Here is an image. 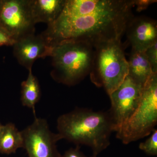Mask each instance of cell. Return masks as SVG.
I'll return each instance as SVG.
<instances>
[{
  "label": "cell",
  "mask_w": 157,
  "mask_h": 157,
  "mask_svg": "<svg viewBox=\"0 0 157 157\" xmlns=\"http://www.w3.org/2000/svg\"><path fill=\"white\" fill-rule=\"evenodd\" d=\"M134 0H66L57 19L42 34L51 45L65 40L94 46L121 40L133 18Z\"/></svg>",
  "instance_id": "1"
},
{
  "label": "cell",
  "mask_w": 157,
  "mask_h": 157,
  "mask_svg": "<svg viewBox=\"0 0 157 157\" xmlns=\"http://www.w3.org/2000/svg\"><path fill=\"white\" fill-rule=\"evenodd\" d=\"M57 129L62 139L76 144L89 147L91 157H97L110 144L113 132L108 111H95L86 108H76L60 116L57 121Z\"/></svg>",
  "instance_id": "2"
},
{
  "label": "cell",
  "mask_w": 157,
  "mask_h": 157,
  "mask_svg": "<svg viewBox=\"0 0 157 157\" xmlns=\"http://www.w3.org/2000/svg\"><path fill=\"white\" fill-rule=\"evenodd\" d=\"M95 47L78 40H65L53 45L51 76L55 81L69 86L78 84L90 74Z\"/></svg>",
  "instance_id": "3"
},
{
  "label": "cell",
  "mask_w": 157,
  "mask_h": 157,
  "mask_svg": "<svg viewBox=\"0 0 157 157\" xmlns=\"http://www.w3.org/2000/svg\"><path fill=\"white\" fill-rule=\"evenodd\" d=\"M121 40L100 43L95 46L94 56L90 73L92 82L103 87L109 95L128 74V64Z\"/></svg>",
  "instance_id": "4"
},
{
  "label": "cell",
  "mask_w": 157,
  "mask_h": 157,
  "mask_svg": "<svg viewBox=\"0 0 157 157\" xmlns=\"http://www.w3.org/2000/svg\"><path fill=\"white\" fill-rule=\"evenodd\" d=\"M157 123V73L144 86L140 102L116 137L127 144L148 136Z\"/></svg>",
  "instance_id": "5"
},
{
  "label": "cell",
  "mask_w": 157,
  "mask_h": 157,
  "mask_svg": "<svg viewBox=\"0 0 157 157\" xmlns=\"http://www.w3.org/2000/svg\"><path fill=\"white\" fill-rule=\"evenodd\" d=\"M30 0H0V29L16 41L35 33Z\"/></svg>",
  "instance_id": "6"
},
{
  "label": "cell",
  "mask_w": 157,
  "mask_h": 157,
  "mask_svg": "<svg viewBox=\"0 0 157 157\" xmlns=\"http://www.w3.org/2000/svg\"><path fill=\"white\" fill-rule=\"evenodd\" d=\"M144 86L128 75L109 95L111 107L107 111L113 132H118L135 111L140 102Z\"/></svg>",
  "instance_id": "7"
},
{
  "label": "cell",
  "mask_w": 157,
  "mask_h": 157,
  "mask_svg": "<svg viewBox=\"0 0 157 157\" xmlns=\"http://www.w3.org/2000/svg\"><path fill=\"white\" fill-rule=\"evenodd\" d=\"M23 148L29 157H62L56 143L62 137L50 131L47 121L36 117L33 124L21 131Z\"/></svg>",
  "instance_id": "8"
},
{
  "label": "cell",
  "mask_w": 157,
  "mask_h": 157,
  "mask_svg": "<svg viewBox=\"0 0 157 157\" xmlns=\"http://www.w3.org/2000/svg\"><path fill=\"white\" fill-rule=\"evenodd\" d=\"M13 47L17 62L28 70H32L34 62L38 59L50 57L53 48L42 34L35 33L17 39Z\"/></svg>",
  "instance_id": "9"
},
{
  "label": "cell",
  "mask_w": 157,
  "mask_h": 157,
  "mask_svg": "<svg viewBox=\"0 0 157 157\" xmlns=\"http://www.w3.org/2000/svg\"><path fill=\"white\" fill-rule=\"evenodd\" d=\"M126 31L133 50L145 52L157 41L156 21L149 17H133Z\"/></svg>",
  "instance_id": "10"
},
{
  "label": "cell",
  "mask_w": 157,
  "mask_h": 157,
  "mask_svg": "<svg viewBox=\"0 0 157 157\" xmlns=\"http://www.w3.org/2000/svg\"><path fill=\"white\" fill-rule=\"evenodd\" d=\"M66 0H30L31 11L35 23H53L59 16Z\"/></svg>",
  "instance_id": "11"
},
{
  "label": "cell",
  "mask_w": 157,
  "mask_h": 157,
  "mask_svg": "<svg viewBox=\"0 0 157 157\" xmlns=\"http://www.w3.org/2000/svg\"><path fill=\"white\" fill-rule=\"evenodd\" d=\"M128 62V75L135 81L142 85L144 86L154 74L144 52L132 49Z\"/></svg>",
  "instance_id": "12"
},
{
  "label": "cell",
  "mask_w": 157,
  "mask_h": 157,
  "mask_svg": "<svg viewBox=\"0 0 157 157\" xmlns=\"http://www.w3.org/2000/svg\"><path fill=\"white\" fill-rule=\"evenodd\" d=\"M20 148H23V138L12 123L2 126L0 130V153L10 155L15 153Z\"/></svg>",
  "instance_id": "13"
},
{
  "label": "cell",
  "mask_w": 157,
  "mask_h": 157,
  "mask_svg": "<svg viewBox=\"0 0 157 157\" xmlns=\"http://www.w3.org/2000/svg\"><path fill=\"white\" fill-rule=\"evenodd\" d=\"M29 71L27 78L21 83V101L23 106L33 109L36 117L35 107L41 98V89L39 81L33 74L32 70Z\"/></svg>",
  "instance_id": "14"
},
{
  "label": "cell",
  "mask_w": 157,
  "mask_h": 157,
  "mask_svg": "<svg viewBox=\"0 0 157 157\" xmlns=\"http://www.w3.org/2000/svg\"><path fill=\"white\" fill-rule=\"evenodd\" d=\"M150 137L144 142L140 143L139 148L147 154L150 155H157V130L155 129L152 131Z\"/></svg>",
  "instance_id": "15"
},
{
  "label": "cell",
  "mask_w": 157,
  "mask_h": 157,
  "mask_svg": "<svg viewBox=\"0 0 157 157\" xmlns=\"http://www.w3.org/2000/svg\"><path fill=\"white\" fill-rule=\"evenodd\" d=\"M153 73H157V41L154 42L145 52Z\"/></svg>",
  "instance_id": "16"
},
{
  "label": "cell",
  "mask_w": 157,
  "mask_h": 157,
  "mask_svg": "<svg viewBox=\"0 0 157 157\" xmlns=\"http://www.w3.org/2000/svg\"><path fill=\"white\" fill-rule=\"evenodd\" d=\"M15 41L14 39L0 29V47L3 46H13Z\"/></svg>",
  "instance_id": "17"
},
{
  "label": "cell",
  "mask_w": 157,
  "mask_h": 157,
  "mask_svg": "<svg viewBox=\"0 0 157 157\" xmlns=\"http://www.w3.org/2000/svg\"><path fill=\"white\" fill-rule=\"evenodd\" d=\"M80 146H76L75 148H71L65 152L62 157H86L80 151Z\"/></svg>",
  "instance_id": "18"
},
{
  "label": "cell",
  "mask_w": 157,
  "mask_h": 157,
  "mask_svg": "<svg viewBox=\"0 0 157 157\" xmlns=\"http://www.w3.org/2000/svg\"><path fill=\"white\" fill-rule=\"evenodd\" d=\"M156 2V1L153 0H134V6H136L137 11H140L147 9L149 6Z\"/></svg>",
  "instance_id": "19"
},
{
  "label": "cell",
  "mask_w": 157,
  "mask_h": 157,
  "mask_svg": "<svg viewBox=\"0 0 157 157\" xmlns=\"http://www.w3.org/2000/svg\"><path fill=\"white\" fill-rule=\"evenodd\" d=\"M3 125L2 124V123H1V122H0V130H1V128H2V127Z\"/></svg>",
  "instance_id": "20"
}]
</instances>
